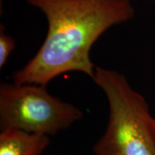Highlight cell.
Listing matches in <instances>:
<instances>
[{
  "label": "cell",
  "mask_w": 155,
  "mask_h": 155,
  "mask_svg": "<svg viewBox=\"0 0 155 155\" xmlns=\"http://www.w3.org/2000/svg\"><path fill=\"white\" fill-rule=\"evenodd\" d=\"M105 95L109 120L93 147L95 155H155V134L149 105L117 71L96 67L91 78Z\"/></svg>",
  "instance_id": "7a4b0ae2"
},
{
  "label": "cell",
  "mask_w": 155,
  "mask_h": 155,
  "mask_svg": "<svg viewBox=\"0 0 155 155\" xmlns=\"http://www.w3.org/2000/svg\"><path fill=\"white\" fill-rule=\"evenodd\" d=\"M16 48L15 40L5 31V27L1 25L0 30V67L3 68L8 61L12 51Z\"/></svg>",
  "instance_id": "5b68a950"
},
{
  "label": "cell",
  "mask_w": 155,
  "mask_h": 155,
  "mask_svg": "<svg viewBox=\"0 0 155 155\" xmlns=\"http://www.w3.org/2000/svg\"><path fill=\"white\" fill-rule=\"evenodd\" d=\"M41 11L48 28L44 41L28 63L12 75L13 83L47 86L63 73L80 72L92 78L90 52L100 36L127 22L135 11L130 0H26Z\"/></svg>",
  "instance_id": "6da1fadb"
},
{
  "label": "cell",
  "mask_w": 155,
  "mask_h": 155,
  "mask_svg": "<svg viewBox=\"0 0 155 155\" xmlns=\"http://www.w3.org/2000/svg\"><path fill=\"white\" fill-rule=\"evenodd\" d=\"M83 115L79 108L52 96L44 85H0L1 131L19 129L50 136L67 129Z\"/></svg>",
  "instance_id": "3957f363"
},
{
  "label": "cell",
  "mask_w": 155,
  "mask_h": 155,
  "mask_svg": "<svg viewBox=\"0 0 155 155\" xmlns=\"http://www.w3.org/2000/svg\"><path fill=\"white\" fill-rule=\"evenodd\" d=\"M153 131H154V134H155V119L153 118Z\"/></svg>",
  "instance_id": "8992f818"
},
{
  "label": "cell",
  "mask_w": 155,
  "mask_h": 155,
  "mask_svg": "<svg viewBox=\"0 0 155 155\" xmlns=\"http://www.w3.org/2000/svg\"><path fill=\"white\" fill-rule=\"evenodd\" d=\"M49 143L48 135L6 129L0 133V155H41Z\"/></svg>",
  "instance_id": "277c9868"
}]
</instances>
